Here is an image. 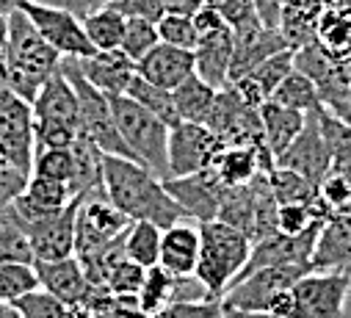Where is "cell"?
Returning <instances> with one entry per match:
<instances>
[{
	"instance_id": "cell-23",
	"label": "cell",
	"mask_w": 351,
	"mask_h": 318,
	"mask_svg": "<svg viewBox=\"0 0 351 318\" xmlns=\"http://www.w3.org/2000/svg\"><path fill=\"white\" fill-rule=\"evenodd\" d=\"M288 42L280 34V28H269L260 25L243 36H235V50H232V64H230V84L238 81V77L249 75L257 64H263L269 56L285 50Z\"/></svg>"
},
{
	"instance_id": "cell-2",
	"label": "cell",
	"mask_w": 351,
	"mask_h": 318,
	"mask_svg": "<svg viewBox=\"0 0 351 318\" xmlns=\"http://www.w3.org/2000/svg\"><path fill=\"white\" fill-rule=\"evenodd\" d=\"M6 75L3 84L23 97L25 103H34V97L39 95L42 84L50 75H56L61 69V56L58 50H53L42 34L36 31V25L28 20V14L23 9L12 12L6 17Z\"/></svg>"
},
{
	"instance_id": "cell-63",
	"label": "cell",
	"mask_w": 351,
	"mask_h": 318,
	"mask_svg": "<svg viewBox=\"0 0 351 318\" xmlns=\"http://www.w3.org/2000/svg\"><path fill=\"white\" fill-rule=\"evenodd\" d=\"M348 296H351V291H348Z\"/></svg>"
},
{
	"instance_id": "cell-14",
	"label": "cell",
	"mask_w": 351,
	"mask_h": 318,
	"mask_svg": "<svg viewBox=\"0 0 351 318\" xmlns=\"http://www.w3.org/2000/svg\"><path fill=\"white\" fill-rule=\"evenodd\" d=\"M77 199L75 197L64 210L23 221V230L28 235V244L34 252V260H58L75 255V216H77Z\"/></svg>"
},
{
	"instance_id": "cell-54",
	"label": "cell",
	"mask_w": 351,
	"mask_h": 318,
	"mask_svg": "<svg viewBox=\"0 0 351 318\" xmlns=\"http://www.w3.org/2000/svg\"><path fill=\"white\" fill-rule=\"evenodd\" d=\"M23 3H25V0H0V14H3V17H9L12 12L23 9Z\"/></svg>"
},
{
	"instance_id": "cell-61",
	"label": "cell",
	"mask_w": 351,
	"mask_h": 318,
	"mask_svg": "<svg viewBox=\"0 0 351 318\" xmlns=\"http://www.w3.org/2000/svg\"><path fill=\"white\" fill-rule=\"evenodd\" d=\"M205 3H213V0H205Z\"/></svg>"
},
{
	"instance_id": "cell-12",
	"label": "cell",
	"mask_w": 351,
	"mask_h": 318,
	"mask_svg": "<svg viewBox=\"0 0 351 318\" xmlns=\"http://www.w3.org/2000/svg\"><path fill=\"white\" fill-rule=\"evenodd\" d=\"M23 12L36 25V31L42 34V39L53 50H58L61 58H89L97 50L89 42V36H86L83 17L80 14H75L69 9L31 3V0H25V3H23Z\"/></svg>"
},
{
	"instance_id": "cell-57",
	"label": "cell",
	"mask_w": 351,
	"mask_h": 318,
	"mask_svg": "<svg viewBox=\"0 0 351 318\" xmlns=\"http://www.w3.org/2000/svg\"><path fill=\"white\" fill-rule=\"evenodd\" d=\"M318 3H324V6H332V3H337V0H318Z\"/></svg>"
},
{
	"instance_id": "cell-55",
	"label": "cell",
	"mask_w": 351,
	"mask_h": 318,
	"mask_svg": "<svg viewBox=\"0 0 351 318\" xmlns=\"http://www.w3.org/2000/svg\"><path fill=\"white\" fill-rule=\"evenodd\" d=\"M108 3H114V0H83L86 12H89V9H100V6H108Z\"/></svg>"
},
{
	"instance_id": "cell-26",
	"label": "cell",
	"mask_w": 351,
	"mask_h": 318,
	"mask_svg": "<svg viewBox=\"0 0 351 318\" xmlns=\"http://www.w3.org/2000/svg\"><path fill=\"white\" fill-rule=\"evenodd\" d=\"M324 12V3L318 0H296V3L280 6V34L285 36L288 47H304L315 42L318 34V17Z\"/></svg>"
},
{
	"instance_id": "cell-48",
	"label": "cell",
	"mask_w": 351,
	"mask_h": 318,
	"mask_svg": "<svg viewBox=\"0 0 351 318\" xmlns=\"http://www.w3.org/2000/svg\"><path fill=\"white\" fill-rule=\"evenodd\" d=\"M194 25H197L199 36H205V34H213V31H221V28H227V23H224L221 12H219L213 3H202V6L194 12Z\"/></svg>"
},
{
	"instance_id": "cell-16",
	"label": "cell",
	"mask_w": 351,
	"mask_h": 318,
	"mask_svg": "<svg viewBox=\"0 0 351 318\" xmlns=\"http://www.w3.org/2000/svg\"><path fill=\"white\" fill-rule=\"evenodd\" d=\"M34 269L39 277V288H45L69 307L83 304L86 293H89V277H86V269L75 255L58 260H34Z\"/></svg>"
},
{
	"instance_id": "cell-49",
	"label": "cell",
	"mask_w": 351,
	"mask_h": 318,
	"mask_svg": "<svg viewBox=\"0 0 351 318\" xmlns=\"http://www.w3.org/2000/svg\"><path fill=\"white\" fill-rule=\"evenodd\" d=\"M263 25H269V28H277L280 25V0H252Z\"/></svg>"
},
{
	"instance_id": "cell-29",
	"label": "cell",
	"mask_w": 351,
	"mask_h": 318,
	"mask_svg": "<svg viewBox=\"0 0 351 318\" xmlns=\"http://www.w3.org/2000/svg\"><path fill=\"white\" fill-rule=\"evenodd\" d=\"M160 227L152 221H130V227L125 230V252L130 260H136L138 266L149 269L158 266V255H160Z\"/></svg>"
},
{
	"instance_id": "cell-59",
	"label": "cell",
	"mask_w": 351,
	"mask_h": 318,
	"mask_svg": "<svg viewBox=\"0 0 351 318\" xmlns=\"http://www.w3.org/2000/svg\"><path fill=\"white\" fill-rule=\"evenodd\" d=\"M346 210H348V213H351V202H348V205H346Z\"/></svg>"
},
{
	"instance_id": "cell-22",
	"label": "cell",
	"mask_w": 351,
	"mask_h": 318,
	"mask_svg": "<svg viewBox=\"0 0 351 318\" xmlns=\"http://www.w3.org/2000/svg\"><path fill=\"white\" fill-rule=\"evenodd\" d=\"M199 260V227L174 221L160 232V255L158 266H163L169 274H194Z\"/></svg>"
},
{
	"instance_id": "cell-8",
	"label": "cell",
	"mask_w": 351,
	"mask_h": 318,
	"mask_svg": "<svg viewBox=\"0 0 351 318\" xmlns=\"http://www.w3.org/2000/svg\"><path fill=\"white\" fill-rule=\"evenodd\" d=\"M61 72L72 84L75 95H77V108H80V130L89 136L103 152L108 155H125L133 158V152L128 149L117 119H114V108H111V97L103 95L95 84L86 81V75L80 72L77 58H61Z\"/></svg>"
},
{
	"instance_id": "cell-44",
	"label": "cell",
	"mask_w": 351,
	"mask_h": 318,
	"mask_svg": "<svg viewBox=\"0 0 351 318\" xmlns=\"http://www.w3.org/2000/svg\"><path fill=\"white\" fill-rule=\"evenodd\" d=\"M224 304L221 299H202V302H169L149 318H221Z\"/></svg>"
},
{
	"instance_id": "cell-33",
	"label": "cell",
	"mask_w": 351,
	"mask_h": 318,
	"mask_svg": "<svg viewBox=\"0 0 351 318\" xmlns=\"http://www.w3.org/2000/svg\"><path fill=\"white\" fill-rule=\"evenodd\" d=\"M269 100H277L280 106L296 108V111H302V114H307V111H313V108L321 106V97H318L315 84L310 81L304 72H299L296 66L285 75V81L274 89V95H271Z\"/></svg>"
},
{
	"instance_id": "cell-10",
	"label": "cell",
	"mask_w": 351,
	"mask_h": 318,
	"mask_svg": "<svg viewBox=\"0 0 351 318\" xmlns=\"http://www.w3.org/2000/svg\"><path fill=\"white\" fill-rule=\"evenodd\" d=\"M313 271V266H299V263H282V266H263L241 280H235L224 296V307H241V310H263L269 313L274 299L288 291L302 274Z\"/></svg>"
},
{
	"instance_id": "cell-64",
	"label": "cell",
	"mask_w": 351,
	"mask_h": 318,
	"mask_svg": "<svg viewBox=\"0 0 351 318\" xmlns=\"http://www.w3.org/2000/svg\"><path fill=\"white\" fill-rule=\"evenodd\" d=\"M348 318H351V315H348Z\"/></svg>"
},
{
	"instance_id": "cell-42",
	"label": "cell",
	"mask_w": 351,
	"mask_h": 318,
	"mask_svg": "<svg viewBox=\"0 0 351 318\" xmlns=\"http://www.w3.org/2000/svg\"><path fill=\"white\" fill-rule=\"evenodd\" d=\"M213 6L221 12L224 23L230 25V31L235 36H243V34H249V31L263 25V20H260L252 0H213Z\"/></svg>"
},
{
	"instance_id": "cell-15",
	"label": "cell",
	"mask_w": 351,
	"mask_h": 318,
	"mask_svg": "<svg viewBox=\"0 0 351 318\" xmlns=\"http://www.w3.org/2000/svg\"><path fill=\"white\" fill-rule=\"evenodd\" d=\"M163 186L189 219L210 221L219 216L224 186L216 180V175L210 169L197 172V175H183V178H163Z\"/></svg>"
},
{
	"instance_id": "cell-53",
	"label": "cell",
	"mask_w": 351,
	"mask_h": 318,
	"mask_svg": "<svg viewBox=\"0 0 351 318\" xmlns=\"http://www.w3.org/2000/svg\"><path fill=\"white\" fill-rule=\"evenodd\" d=\"M0 318H23L14 302H0Z\"/></svg>"
},
{
	"instance_id": "cell-56",
	"label": "cell",
	"mask_w": 351,
	"mask_h": 318,
	"mask_svg": "<svg viewBox=\"0 0 351 318\" xmlns=\"http://www.w3.org/2000/svg\"><path fill=\"white\" fill-rule=\"evenodd\" d=\"M6 75V50H3V42H0V81Z\"/></svg>"
},
{
	"instance_id": "cell-51",
	"label": "cell",
	"mask_w": 351,
	"mask_h": 318,
	"mask_svg": "<svg viewBox=\"0 0 351 318\" xmlns=\"http://www.w3.org/2000/svg\"><path fill=\"white\" fill-rule=\"evenodd\" d=\"M31 3H42V6H56V9H69L75 14H86V6L83 0H31Z\"/></svg>"
},
{
	"instance_id": "cell-5",
	"label": "cell",
	"mask_w": 351,
	"mask_h": 318,
	"mask_svg": "<svg viewBox=\"0 0 351 318\" xmlns=\"http://www.w3.org/2000/svg\"><path fill=\"white\" fill-rule=\"evenodd\" d=\"M34 114V144L39 147H69L80 133V108L72 84L58 69L42 84L31 103Z\"/></svg>"
},
{
	"instance_id": "cell-38",
	"label": "cell",
	"mask_w": 351,
	"mask_h": 318,
	"mask_svg": "<svg viewBox=\"0 0 351 318\" xmlns=\"http://www.w3.org/2000/svg\"><path fill=\"white\" fill-rule=\"evenodd\" d=\"M171 285H174V274H169L163 266H149L144 271V280H141V288L136 293L138 304L152 315L158 313L163 304H169L171 299Z\"/></svg>"
},
{
	"instance_id": "cell-25",
	"label": "cell",
	"mask_w": 351,
	"mask_h": 318,
	"mask_svg": "<svg viewBox=\"0 0 351 318\" xmlns=\"http://www.w3.org/2000/svg\"><path fill=\"white\" fill-rule=\"evenodd\" d=\"M260 125H263V138H266L274 161L291 147V141L299 136L304 127V114L288 106H280L277 100H266L260 106Z\"/></svg>"
},
{
	"instance_id": "cell-24",
	"label": "cell",
	"mask_w": 351,
	"mask_h": 318,
	"mask_svg": "<svg viewBox=\"0 0 351 318\" xmlns=\"http://www.w3.org/2000/svg\"><path fill=\"white\" fill-rule=\"evenodd\" d=\"M72 149V194L75 197H89V194H106V180H103V149L86 136L83 130L77 138L69 144Z\"/></svg>"
},
{
	"instance_id": "cell-13",
	"label": "cell",
	"mask_w": 351,
	"mask_h": 318,
	"mask_svg": "<svg viewBox=\"0 0 351 318\" xmlns=\"http://www.w3.org/2000/svg\"><path fill=\"white\" fill-rule=\"evenodd\" d=\"M321 108V106H318ZM318 108L304 114V127L299 130V136L291 141V147L277 158V167L293 169L299 175H304L307 180H313L315 186L324 180V175L332 169V155L326 149V141L321 136V125H318Z\"/></svg>"
},
{
	"instance_id": "cell-7",
	"label": "cell",
	"mask_w": 351,
	"mask_h": 318,
	"mask_svg": "<svg viewBox=\"0 0 351 318\" xmlns=\"http://www.w3.org/2000/svg\"><path fill=\"white\" fill-rule=\"evenodd\" d=\"M128 227H130V219L106 194H89V197L77 199L75 258L83 263L86 277H89V271L97 266L103 252L125 235Z\"/></svg>"
},
{
	"instance_id": "cell-46",
	"label": "cell",
	"mask_w": 351,
	"mask_h": 318,
	"mask_svg": "<svg viewBox=\"0 0 351 318\" xmlns=\"http://www.w3.org/2000/svg\"><path fill=\"white\" fill-rule=\"evenodd\" d=\"M108 6H114L125 17H144L152 23H158L163 14V0H114Z\"/></svg>"
},
{
	"instance_id": "cell-34",
	"label": "cell",
	"mask_w": 351,
	"mask_h": 318,
	"mask_svg": "<svg viewBox=\"0 0 351 318\" xmlns=\"http://www.w3.org/2000/svg\"><path fill=\"white\" fill-rule=\"evenodd\" d=\"M14 304L23 313V318H89L83 307H69L61 299H56L53 293H47L45 288H36V291L20 296Z\"/></svg>"
},
{
	"instance_id": "cell-50",
	"label": "cell",
	"mask_w": 351,
	"mask_h": 318,
	"mask_svg": "<svg viewBox=\"0 0 351 318\" xmlns=\"http://www.w3.org/2000/svg\"><path fill=\"white\" fill-rule=\"evenodd\" d=\"M205 3V0H163V12H174V14H189L194 17V12Z\"/></svg>"
},
{
	"instance_id": "cell-37",
	"label": "cell",
	"mask_w": 351,
	"mask_h": 318,
	"mask_svg": "<svg viewBox=\"0 0 351 318\" xmlns=\"http://www.w3.org/2000/svg\"><path fill=\"white\" fill-rule=\"evenodd\" d=\"M158 42H160V36H158V23L144 20V17H128V23H125V36H122L119 50H122L130 61H141Z\"/></svg>"
},
{
	"instance_id": "cell-6",
	"label": "cell",
	"mask_w": 351,
	"mask_h": 318,
	"mask_svg": "<svg viewBox=\"0 0 351 318\" xmlns=\"http://www.w3.org/2000/svg\"><path fill=\"white\" fill-rule=\"evenodd\" d=\"M111 108L117 127L136 161L149 167L160 180L169 178V158H166L169 125L158 119L152 111H147L141 103H136L130 95L111 97Z\"/></svg>"
},
{
	"instance_id": "cell-11",
	"label": "cell",
	"mask_w": 351,
	"mask_h": 318,
	"mask_svg": "<svg viewBox=\"0 0 351 318\" xmlns=\"http://www.w3.org/2000/svg\"><path fill=\"white\" fill-rule=\"evenodd\" d=\"M34 114L31 103L17 97L9 86L0 95V161L31 175L34 164Z\"/></svg>"
},
{
	"instance_id": "cell-21",
	"label": "cell",
	"mask_w": 351,
	"mask_h": 318,
	"mask_svg": "<svg viewBox=\"0 0 351 318\" xmlns=\"http://www.w3.org/2000/svg\"><path fill=\"white\" fill-rule=\"evenodd\" d=\"M235 50V34L227 28L199 36L194 47V72L208 81L213 89H224L230 84V64Z\"/></svg>"
},
{
	"instance_id": "cell-35",
	"label": "cell",
	"mask_w": 351,
	"mask_h": 318,
	"mask_svg": "<svg viewBox=\"0 0 351 318\" xmlns=\"http://www.w3.org/2000/svg\"><path fill=\"white\" fill-rule=\"evenodd\" d=\"M269 186L277 197L280 205L285 202H313L318 199V186L313 180H307L304 175L293 172V169H285V167H277L269 172Z\"/></svg>"
},
{
	"instance_id": "cell-45",
	"label": "cell",
	"mask_w": 351,
	"mask_h": 318,
	"mask_svg": "<svg viewBox=\"0 0 351 318\" xmlns=\"http://www.w3.org/2000/svg\"><path fill=\"white\" fill-rule=\"evenodd\" d=\"M202 299H216V296H210L208 285L197 274H180V277H174L171 299L169 302H202Z\"/></svg>"
},
{
	"instance_id": "cell-4",
	"label": "cell",
	"mask_w": 351,
	"mask_h": 318,
	"mask_svg": "<svg viewBox=\"0 0 351 318\" xmlns=\"http://www.w3.org/2000/svg\"><path fill=\"white\" fill-rule=\"evenodd\" d=\"M351 291V271H307L274 304V318H343V307Z\"/></svg>"
},
{
	"instance_id": "cell-32",
	"label": "cell",
	"mask_w": 351,
	"mask_h": 318,
	"mask_svg": "<svg viewBox=\"0 0 351 318\" xmlns=\"http://www.w3.org/2000/svg\"><path fill=\"white\" fill-rule=\"evenodd\" d=\"M318 125L321 136L326 141V149L332 155V167L351 169V122L335 117L329 108H318Z\"/></svg>"
},
{
	"instance_id": "cell-58",
	"label": "cell",
	"mask_w": 351,
	"mask_h": 318,
	"mask_svg": "<svg viewBox=\"0 0 351 318\" xmlns=\"http://www.w3.org/2000/svg\"><path fill=\"white\" fill-rule=\"evenodd\" d=\"M285 3H296V0H280V6H285Z\"/></svg>"
},
{
	"instance_id": "cell-18",
	"label": "cell",
	"mask_w": 351,
	"mask_h": 318,
	"mask_svg": "<svg viewBox=\"0 0 351 318\" xmlns=\"http://www.w3.org/2000/svg\"><path fill=\"white\" fill-rule=\"evenodd\" d=\"M136 72L155 86L174 89L194 72V50L158 42L141 61H136Z\"/></svg>"
},
{
	"instance_id": "cell-30",
	"label": "cell",
	"mask_w": 351,
	"mask_h": 318,
	"mask_svg": "<svg viewBox=\"0 0 351 318\" xmlns=\"http://www.w3.org/2000/svg\"><path fill=\"white\" fill-rule=\"evenodd\" d=\"M125 95H130L136 103H141L147 111H152V114H155L158 119H163L169 127L180 122V114H178V106H174L171 89H163V86H155V84L144 81L138 72L133 75V81H130V86H128Z\"/></svg>"
},
{
	"instance_id": "cell-17",
	"label": "cell",
	"mask_w": 351,
	"mask_h": 318,
	"mask_svg": "<svg viewBox=\"0 0 351 318\" xmlns=\"http://www.w3.org/2000/svg\"><path fill=\"white\" fill-rule=\"evenodd\" d=\"M313 269L318 271H351V213H332L315 238Z\"/></svg>"
},
{
	"instance_id": "cell-27",
	"label": "cell",
	"mask_w": 351,
	"mask_h": 318,
	"mask_svg": "<svg viewBox=\"0 0 351 318\" xmlns=\"http://www.w3.org/2000/svg\"><path fill=\"white\" fill-rule=\"evenodd\" d=\"M216 92L208 81H202V77L197 72H191L186 81L180 86H174L171 95H174V106H178V114L180 119H189V122H205L213 100H216Z\"/></svg>"
},
{
	"instance_id": "cell-31",
	"label": "cell",
	"mask_w": 351,
	"mask_h": 318,
	"mask_svg": "<svg viewBox=\"0 0 351 318\" xmlns=\"http://www.w3.org/2000/svg\"><path fill=\"white\" fill-rule=\"evenodd\" d=\"M3 260L34 263L28 235H25L23 221H20V216L14 213L12 205H0V263Z\"/></svg>"
},
{
	"instance_id": "cell-47",
	"label": "cell",
	"mask_w": 351,
	"mask_h": 318,
	"mask_svg": "<svg viewBox=\"0 0 351 318\" xmlns=\"http://www.w3.org/2000/svg\"><path fill=\"white\" fill-rule=\"evenodd\" d=\"M103 318H149V313L138 304L136 296H114Z\"/></svg>"
},
{
	"instance_id": "cell-1",
	"label": "cell",
	"mask_w": 351,
	"mask_h": 318,
	"mask_svg": "<svg viewBox=\"0 0 351 318\" xmlns=\"http://www.w3.org/2000/svg\"><path fill=\"white\" fill-rule=\"evenodd\" d=\"M103 180L106 197L130 219V221H152L160 230L171 227L174 221L189 219L183 208L174 202L163 186V180L136 158L125 155H103Z\"/></svg>"
},
{
	"instance_id": "cell-41",
	"label": "cell",
	"mask_w": 351,
	"mask_h": 318,
	"mask_svg": "<svg viewBox=\"0 0 351 318\" xmlns=\"http://www.w3.org/2000/svg\"><path fill=\"white\" fill-rule=\"evenodd\" d=\"M144 266H138L136 260H130L128 255L119 258L117 263H111L103 274V282L111 288L114 296H136L138 288H141V280H144Z\"/></svg>"
},
{
	"instance_id": "cell-52",
	"label": "cell",
	"mask_w": 351,
	"mask_h": 318,
	"mask_svg": "<svg viewBox=\"0 0 351 318\" xmlns=\"http://www.w3.org/2000/svg\"><path fill=\"white\" fill-rule=\"evenodd\" d=\"M221 318H274L271 313H263V310H241V307H224Z\"/></svg>"
},
{
	"instance_id": "cell-28",
	"label": "cell",
	"mask_w": 351,
	"mask_h": 318,
	"mask_svg": "<svg viewBox=\"0 0 351 318\" xmlns=\"http://www.w3.org/2000/svg\"><path fill=\"white\" fill-rule=\"evenodd\" d=\"M125 23L128 17L122 12H117L114 6H100V9H89L83 14V28L89 42L97 50H114L122 45L125 36Z\"/></svg>"
},
{
	"instance_id": "cell-62",
	"label": "cell",
	"mask_w": 351,
	"mask_h": 318,
	"mask_svg": "<svg viewBox=\"0 0 351 318\" xmlns=\"http://www.w3.org/2000/svg\"><path fill=\"white\" fill-rule=\"evenodd\" d=\"M348 103H351V95H348Z\"/></svg>"
},
{
	"instance_id": "cell-40",
	"label": "cell",
	"mask_w": 351,
	"mask_h": 318,
	"mask_svg": "<svg viewBox=\"0 0 351 318\" xmlns=\"http://www.w3.org/2000/svg\"><path fill=\"white\" fill-rule=\"evenodd\" d=\"M158 36L166 45L186 47V50H194L197 42H199V31L194 25V17L174 14V12H163L160 14V20H158Z\"/></svg>"
},
{
	"instance_id": "cell-36",
	"label": "cell",
	"mask_w": 351,
	"mask_h": 318,
	"mask_svg": "<svg viewBox=\"0 0 351 318\" xmlns=\"http://www.w3.org/2000/svg\"><path fill=\"white\" fill-rule=\"evenodd\" d=\"M39 288V277L34 263L3 260L0 263V302H17L20 296Z\"/></svg>"
},
{
	"instance_id": "cell-60",
	"label": "cell",
	"mask_w": 351,
	"mask_h": 318,
	"mask_svg": "<svg viewBox=\"0 0 351 318\" xmlns=\"http://www.w3.org/2000/svg\"><path fill=\"white\" fill-rule=\"evenodd\" d=\"M89 318H103V315H89Z\"/></svg>"
},
{
	"instance_id": "cell-43",
	"label": "cell",
	"mask_w": 351,
	"mask_h": 318,
	"mask_svg": "<svg viewBox=\"0 0 351 318\" xmlns=\"http://www.w3.org/2000/svg\"><path fill=\"white\" fill-rule=\"evenodd\" d=\"M318 197L321 202L337 213V210H346V205L351 202V169H337L332 167L324 180L318 183Z\"/></svg>"
},
{
	"instance_id": "cell-20",
	"label": "cell",
	"mask_w": 351,
	"mask_h": 318,
	"mask_svg": "<svg viewBox=\"0 0 351 318\" xmlns=\"http://www.w3.org/2000/svg\"><path fill=\"white\" fill-rule=\"evenodd\" d=\"M72 199H75V194H72L69 183L31 175L23 194L12 202V208L20 216V221H34V219H45V216L64 210Z\"/></svg>"
},
{
	"instance_id": "cell-3",
	"label": "cell",
	"mask_w": 351,
	"mask_h": 318,
	"mask_svg": "<svg viewBox=\"0 0 351 318\" xmlns=\"http://www.w3.org/2000/svg\"><path fill=\"white\" fill-rule=\"evenodd\" d=\"M249 252H252V241L238 227L221 219L199 221V260L194 274L208 285L210 296L221 299L224 291L238 277V271L243 269Z\"/></svg>"
},
{
	"instance_id": "cell-19",
	"label": "cell",
	"mask_w": 351,
	"mask_h": 318,
	"mask_svg": "<svg viewBox=\"0 0 351 318\" xmlns=\"http://www.w3.org/2000/svg\"><path fill=\"white\" fill-rule=\"evenodd\" d=\"M77 64H80V72L86 75V81L95 84L108 97L125 95L136 75V61H130L119 47L95 50L89 58H77Z\"/></svg>"
},
{
	"instance_id": "cell-9",
	"label": "cell",
	"mask_w": 351,
	"mask_h": 318,
	"mask_svg": "<svg viewBox=\"0 0 351 318\" xmlns=\"http://www.w3.org/2000/svg\"><path fill=\"white\" fill-rule=\"evenodd\" d=\"M224 141L205 122L180 119L178 125L169 127V147H166L169 178H183L210 169Z\"/></svg>"
},
{
	"instance_id": "cell-39",
	"label": "cell",
	"mask_w": 351,
	"mask_h": 318,
	"mask_svg": "<svg viewBox=\"0 0 351 318\" xmlns=\"http://www.w3.org/2000/svg\"><path fill=\"white\" fill-rule=\"evenodd\" d=\"M31 175L72 183V149L69 147H39V149H34Z\"/></svg>"
}]
</instances>
